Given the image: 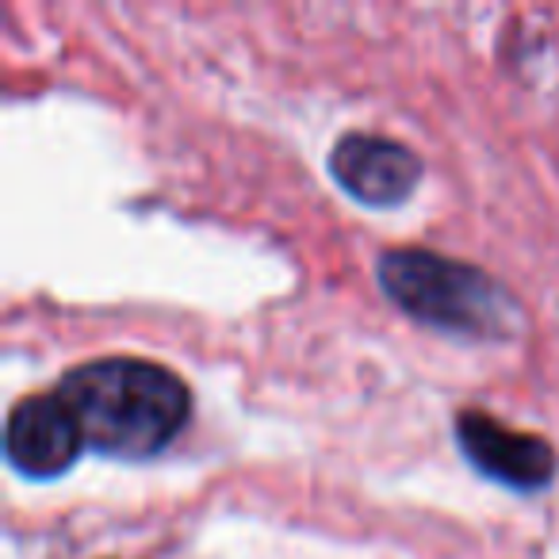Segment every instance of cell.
<instances>
[{
  "label": "cell",
  "mask_w": 559,
  "mask_h": 559,
  "mask_svg": "<svg viewBox=\"0 0 559 559\" xmlns=\"http://www.w3.org/2000/svg\"><path fill=\"white\" fill-rule=\"evenodd\" d=\"M85 437L58 395L20 399L4 426V456L27 479H58L78 464Z\"/></svg>",
  "instance_id": "cell-4"
},
{
  "label": "cell",
  "mask_w": 559,
  "mask_h": 559,
  "mask_svg": "<svg viewBox=\"0 0 559 559\" xmlns=\"http://www.w3.org/2000/svg\"><path fill=\"white\" fill-rule=\"evenodd\" d=\"M58 399L78 418L85 449L111 460H150L177 441L192 414L185 380L139 357H104L62 376Z\"/></svg>",
  "instance_id": "cell-1"
},
{
  "label": "cell",
  "mask_w": 559,
  "mask_h": 559,
  "mask_svg": "<svg viewBox=\"0 0 559 559\" xmlns=\"http://www.w3.org/2000/svg\"><path fill=\"white\" fill-rule=\"evenodd\" d=\"M456 444L483 475L502 487L540 490L556 479V449L544 437L518 433L483 411L456 414Z\"/></svg>",
  "instance_id": "cell-5"
},
{
  "label": "cell",
  "mask_w": 559,
  "mask_h": 559,
  "mask_svg": "<svg viewBox=\"0 0 559 559\" xmlns=\"http://www.w3.org/2000/svg\"><path fill=\"white\" fill-rule=\"evenodd\" d=\"M380 288L399 311L456 337H510L521 326V304L490 272L429 249L399 246L376 264Z\"/></svg>",
  "instance_id": "cell-2"
},
{
  "label": "cell",
  "mask_w": 559,
  "mask_h": 559,
  "mask_svg": "<svg viewBox=\"0 0 559 559\" xmlns=\"http://www.w3.org/2000/svg\"><path fill=\"white\" fill-rule=\"evenodd\" d=\"M330 177L365 207H399L421 180V157L383 134L349 131L330 150Z\"/></svg>",
  "instance_id": "cell-3"
}]
</instances>
